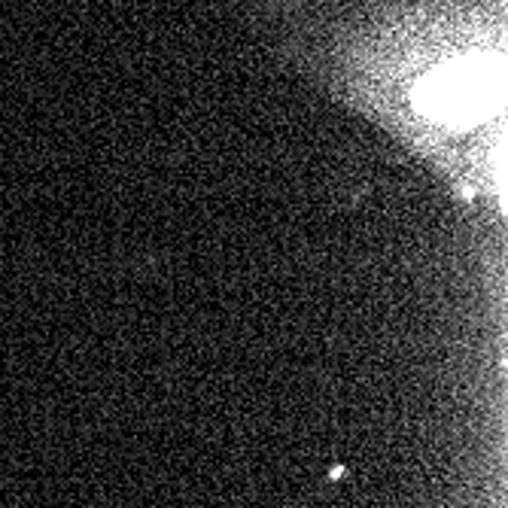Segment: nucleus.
Returning a JSON list of instances; mask_svg holds the SVG:
<instances>
[{
	"label": "nucleus",
	"instance_id": "f257e3e1",
	"mask_svg": "<svg viewBox=\"0 0 508 508\" xmlns=\"http://www.w3.org/2000/svg\"><path fill=\"white\" fill-rule=\"evenodd\" d=\"M484 101V82L472 76V70L457 67L435 73L420 89V103L426 113H435L439 119H466L469 110H478Z\"/></svg>",
	"mask_w": 508,
	"mask_h": 508
},
{
	"label": "nucleus",
	"instance_id": "f03ea898",
	"mask_svg": "<svg viewBox=\"0 0 508 508\" xmlns=\"http://www.w3.org/2000/svg\"><path fill=\"white\" fill-rule=\"evenodd\" d=\"M344 475H347V469H344V466H332L329 478H332V481H338V478H344Z\"/></svg>",
	"mask_w": 508,
	"mask_h": 508
}]
</instances>
